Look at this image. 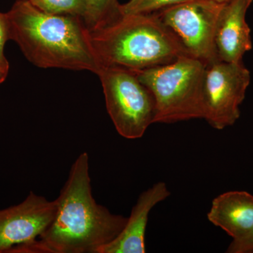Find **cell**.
Masks as SVG:
<instances>
[{
	"instance_id": "30bf717a",
	"label": "cell",
	"mask_w": 253,
	"mask_h": 253,
	"mask_svg": "<svg viewBox=\"0 0 253 253\" xmlns=\"http://www.w3.org/2000/svg\"><path fill=\"white\" fill-rule=\"evenodd\" d=\"M253 1L232 0L223 6L215 34L216 48L220 61L243 63L245 54L252 49L251 28L246 17Z\"/></svg>"
},
{
	"instance_id": "5b68a950",
	"label": "cell",
	"mask_w": 253,
	"mask_h": 253,
	"mask_svg": "<svg viewBox=\"0 0 253 253\" xmlns=\"http://www.w3.org/2000/svg\"><path fill=\"white\" fill-rule=\"evenodd\" d=\"M99 76L106 109L118 134L128 139L142 137L154 123L156 101L135 71L103 67Z\"/></svg>"
},
{
	"instance_id": "8fae6325",
	"label": "cell",
	"mask_w": 253,
	"mask_h": 253,
	"mask_svg": "<svg viewBox=\"0 0 253 253\" xmlns=\"http://www.w3.org/2000/svg\"><path fill=\"white\" fill-rule=\"evenodd\" d=\"M208 219L237 240L253 227V195L247 191H230L212 200Z\"/></svg>"
},
{
	"instance_id": "9c48e42d",
	"label": "cell",
	"mask_w": 253,
	"mask_h": 253,
	"mask_svg": "<svg viewBox=\"0 0 253 253\" xmlns=\"http://www.w3.org/2000/svg\"><path fill=\"white\" fill-rule=\"evenodd\" d=\"M170 195L167 184L163 181L143 191L121 234L109 244L100 248L97 253H146L145 239L150 212Z\"/></svg>"
},
{
	"instance_id": "9a60e30c",
	"label": "cell",
	"mask_w": 253,
	"mask_h": 253,
	"mask_svg": "<svg viewBox=\"0 0 253 253\" xmlns=\"http://www.w3.org/2000/svg\"><path fill=\"white\" fill-rule=\"evenodd\" d=\"M228 253H253V227L247 235L232 240L226 251Z\"/></svg>"
},
{
	"instance_id": "e0dca14e",
	"label": "cell",
	"mask_w": 253,
	"mask_h": 253,
	"mask_svg": "<svg viewBox=\"0 0 253 253\" xmlns=\"http://www.w3.org/2000/svg\"><path fill=\"white\" fill-rule=\"evenodd\" d=\"M9 71V64H0V84L7 77Z\"/></svg>"
},
{
	"instance_id": "8992f818",
	"label": "cell",
	"mask_w": 253,
	"mask_h": 253,
	"mask_svg": "<svg viewBox=\"0 0 253 253\" xmlns=\"http://www.w3.org/2000/svg\"><path fill=\"white\" fill-rule=\"evenodd\" d=\"M224 4L214 0H189L155 14L178 37L191 56L208 66L220 61L215 34Z\"/></svg>"
},
{
	"instance_id": "277c9868",
	"label": "cell",
	"mask_w": 253,
	"mask_h": 253,
	"mask_svg": "<svg viewBox=\"0 0 253 253\" xmlns=\"http://www.w3.org/2000/svg\"><path fill=\"white\" fill-rule=\"evenodd\" d=\"M206 68L202 61L186 55L168 64L135 71L156 101L154 123L204 119Z\"/></svg>"
},
{
	"instance_id": "7c38bea8",
	"label": "cell",
	"mask_w": 253,
	"mask_h": 253,
	"mask_svg": "<svg viewBox=\"0 0 253 253\" xmlns=\"http://www.w3.org/2000/svg\"><path fill=\"white\" fill-rule=\"evenodd\" d=\"M85 14L83 21L88 31L97 29L123 16L118 0H83Z\"/></svg>"
},
{
	"instance_id": "4fadbf2b",
	"label": "cell",
	"mask_w": 253,
	"mask_h": 253,
	"mask_svg": "<svg viewBox=\"0 0 253 253\" xmlns=\"http://www.w3.org/2000/svg\"><path fill=\"white\" fill-rule=\"evenodd\" d=\"M38 9L54 15H69L82 19L85 14L83 0H30Z\"/></svg>"
},
{
	"instance_id": "52a82bcc",
	"label": "cell",
	"mask_w": 253,
	"mask_h": 253,
	"mask_svg": "<svg viewBox=\"0 0 253 253\" xmlns=\"http://www.w3.org/2000/svg\"><path fill=\"white\" fill-rule=\"evenodd\" d=\"M250 83L251 73L243 63L219 61L206 66L204 119L218 130L234 126Z\"/></svg>"
},
{
	"instance_id": "3957f363",
	"label": "cell",
	"mask_w": 253,
	"mask_h": 253,
	"mask_svg": "<svg viewBox=\"0 0 253 253\" xmlns=\"http://www.w3.org/2000/svg\"><path fill=\"white\" fill-rule=\"evenodd\" d=\"M89 35L101 68L141 71L191 56L155 13L123 14L114 22L89 31Z\"/></svg>"
},
{
	"instance_id": "ac0fdd59",
	"label": "cell",
	"mask_w": 253,
	"mask_h": 253,
	"mask_svg": "<svg viewBox=\"0 0 253 253\" xmlns=\"http://www.w3.org/2000/svg\"><path fill=\"white\" fill-rule=\"evenodd\" d=\"M214 1H217V2L224 4V3L229 2V1H232V0H214Z\"/></svg>"
},
{
	"instance_id": "6da1fadb",
	"label": "cell",
	"mask_w": 253,
	"mask_h": 253,
	"mask_svg": "<svg viewBox=\"0 0 253 253\" xmlns=\"http://www.w3.org/2000/svg\"><path fill=\"white\" fill-rule=\"evenodd\" d=\"M56 214L28 253H97L124 229L127 217L98 204L91 193L89 156L82 153L56 199Z\"/></svg>"
},
{
	"instance_id": "2e32d148",
	"label": "cell",
	"mask_w": 253,
	"mask_h": 253,
	"mask_svg": "<svg viewBox=\"0 0 253 253\" xmlns=\"http://www.w3.org/2000/svg\"><path fill=\"white\" fill-rule=\"evenodd\" d=\"M9 40V22L6 13L0 12V64H9L4 55V46Z\"/></svg>"
},
{
	"instance_id": "ba28073f",
	"label": "cell",
	"mask_w": 253,
	"mask_h": 253,
	"mask_svg": "<svg viewBox=\"0 0 253 253\" xmlns=\"http://www.w3.org/2000/svg\"><path fill=\"white\" fill-rule=\"evenodd\" d=\"M56 199L31 192L17 206L0 211V253L33 242L44 232L56 214Z\"/></svg>"
},
{
	"instance_id": "7a4b0ae2",
	"label": "cell",
	"mask_w": 253,
	"mask_h": 253,
	"mask_svg": "<svg viewBox=\"0 0 253 253\" xmlns=\"http://www.w3.org/2000/svg\"><path fill=\"white\" fill-rule=\"evenodd\" d=\"M6 15L9 40L35 66L99 72L89 31L81 17L47 14L30 0H16Z\"/></svg>"
},
{
	"instance_id": "5bb4252c",
	"label": "cell",
	"mask_w": 253,
	"mask_h": 253,
	"mask_svg": "<svg viewBox=\"0 0 253 253\" xmlns=\"http://www.w3.org/2000/svg\"><path fill=\"white\" fill-rule=\"evenodd\" d=\"M186 1L189 0H129L121 4V11L123 15L152 14Z\"/></svg>"
}]
</instances>
